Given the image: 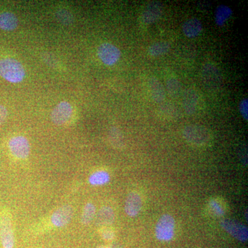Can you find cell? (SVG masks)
<instances>
[{
  "instance_id": "6da1fadb",
  "label": "cell",
  "mask_w": 248,
  "mask_h": 248,
  "mask_svg": "<svg viewBox=\"0 0 248 248\" xmlns=\"http://www.w3.org/2000/svg\"><path fill=\"white\" fill-rule=\"evenodd\" d=\"M0 76L9 82L17 84L25 78L26 71L17 60L5 58L0 60Z\"/></svg>"
},
{
  "instance_id": "7a4b0ae2",
  "label": "cell",
  "mask_w": 248,
  "mask_h": 248,
  "mask_svg": "<svg viewBox=\"0 0 248 248\" xmlns=\"http://www.w3.org/2000/svg\"><path fill=\"white\" fill-rule=\"evenodd\" d=\"M183 136L186 141L197 146L206 145L210 140L208 129L197 124L187 125L183 131Z\"/></svg>"
},
{
  "instance_id": "3957f363",
  "label": "cell",
  "mask_w": 248,
  "mask_h": 248,
  "mask_svg": "<svg viewBox=\"0 0 248 248\" xmlns=\"http://www.w3.org/2000/svg\"><path fill=\"white\" fill-rule=\"evenodd\" d=\"M175 232V220L169 214H165L159 218L155 228L156 239L161 241H170L173 239Z\"/></svg>"
},
{
  "instance_id": "277c9868",
  "label": "cell",
  "mask_w": 248,
  "mask_h": 248,
  "mask_svg": "<svg viewBox=\"0 0 248 248\" xmlns=\"http://www.w3.org/2000/svg\"><path fill=\"white\" fill-rule=\"evenodd\" d=\"M0 241L4 248H14L15 236L11 216L8 213L0 214Z\"/></svg>"
},
{
  "instance_id": "5b68a950",
  "label": "cell",
  "mask_w": 248,
  "mask_h": 248,
  "mask_svg": "<svg viewBox=\"0 0 248 248\" xmlns=\"http://www.w3.org/2000/svg\"><path fill=\"white\" fill-rule=\"evenodd\" d=\"M97 55L103 63L107 66H113L120 60L121 51L116 46L104 42L98 47Z\"/></svg>"
},
{
  "instance_id": "8992f818",
  "label": "cell",
  "mask_w": 248,
  "mask_h": 248,
  "mask_svg": "<svg viewBox=\"0 0 248 248\" xmlns=\"http://www.w3.org/2000/svg\"><path fill=\"white\" fill-rule=\"evenodd\" d=\"M220 226L235 239L242 241V242H246L248 241V228L242 223L233 221V220L223 219L220 222Z\"/></svg>"
},
{
  "instance_id": "52a82bcc",
  "label": "cell",
  "mask_w": 248,
  "mask_h": 248,
  "mask_svg": "<svg viewBox=\"0 0 248 248\" xmlns=\"http://www.w3.org/2000/svg\"><path fill=\"white\" fill-rule=\"evenodd\" d=\"M9 148L11 154L18 159H26L30 154V143L25 137L21 135L10 140Z\"/></svg>"
},
{
  "instance_id": "ba28073f",
  "label": "cell",
  "mask_w": 248,
  "mask_h": 248,
  "mask_svg": "<svg viewBox=\"0 0 248 248\" xmlns=\"http://www.w3.org/2000/svg\"><path fill=\"white\" fill-rule=\"evenodd\" d=\"M202 79L204 84L209 89H217L221 82V76L219 70L213 63L204 65L202 72Z\"/></svg>"
},
{
  "instance_id": "9c48e42d",
  "label": "cell",
  "mask_w": 248,
  "mask_h": 248,
  "mask_svg": "<svg viewBox=\"0 0 248 248\" xmlns=\"http://www.w3.org/2000/svg\"><path fill=\"white\" fill-rule=\"evenodd\" d=\"M73 107L69 102L63 101L59 103L51 112L50 119L53 124L62 125L66 123L73 114Z\"/></svg>"
},
{
  "instance_id": "30bf717a",
  "label": "cell",
  "mask_w": 248,
  "mask_h": 248,
  "mask_svg": "<svg viewBox=\"0 0 248 248\" xmlns=\"http://www.w3.org/2000/svg\"><path fill=\"white\" fill-rule=\"evenodd\" d=\"M164 10V4L162 3L160 1H152L147 5L142 12V22L147 25L154 24L162 17Z\"/></svg>"
},
{
  "instance_id": "8fae6325",
  "label": "cell",
  "mask_w": 248,
  "mask_h": 248,
  "mask_svg": "<svg viewBox=\"0 0 248 248\" xmlns=\"http://www.w3.org/2000/svg\"><path fill=\"white\" fill-rule=\"evenodd\" d=\"M198 102V93L195 89H187L183 92L182 107L187 115H192L195 113Z\"/></svg>"
},
{
  "instance_id": "7c38bea8",
  "label": "cell",
  "mask_w": 248,
  "mask_h": 248,
  "mask_svg": "<svg viewBox=\"0 0 248 248\" xmlns=\"http://www.w3.org/2000/svg\"><path fill=\"white\" fill-rule=\"evenodd\" d=\"M73 215V208L70 205H63L54 212L51 216V223L54 226L61 228L66 226L72 219Z\"/></svg>"
},
{
  "instance_id": "4fadbf2b",
  "label": "cell",
  "mask_w": 248,
  "mask_h": 248,
  "mask_svg": "<svg viewBox=\"0 0 248 248\" xmlns=\"http://www.w3.org/2000/svg\"><path fill=\"white\" fill-rule=\"evenodd\" d=\"M148 88L152 99L155 102L161 104L164 102L166 97V89L157 78L154 77L150 78L148 81Z\"/></svg>"
},
{
  "instance_id": "5bb4252c",
  "label": "cell",
  "mask_w": 248,
  "mask_h": 248,
  "mask_svg": "<svg viewBox=\"0 0 248 248\" xmlns=\"http://www.w3.org/2000/svg\"><path fill=\"white\" fill-rule=\"evenodd\" d=\"M142 208V200L141 196L136 192H132L127 197L125 202V213L129 217L138 216Z\"/></svg>"
},
{
  "instance_id": "9a60e30c",
  "label": "cell",
  "mask_w": 248,
  "mask_h": 248,
  "mask_svg": "<svg viewBox=\"0 0 248 248\" xmlns=\"http://www.w3.org/2000/svg\"><path fill=\"white\" fill-rule=\"evenodd\" d=\"M203 31V24L200 19L196 17L187 19L182 25L184 35L188 38L198 37Z\"/></svg>"
},
{
  "instance_id": "2e32d148",
  "label": "cell",
  "mask_w": 248,
  "mask_h": 248,
  "mask_svg": "<svg viewBox=\"0 0 248 248\" xmlns=\"http://www.w3.org/2000/svg\"><path fill=\"white\" fill-rule=\"evenodd\" d=\"M115 221V213L112 208L104 206L98 212L96 217V224L99 226H110Z\"/></svg>"
},
{
  "instance_id": "e0dca14e",
  "label": "cell",
  "mask_w": 248,
  "mask_h": 248,
  "mask_svg": "<svg viewBox=\"0 0 248 248\" xmlns=\"http://www.w3.org/2000/svg\"><path fill=\"white\" fill-rule=\"evenodd\" d=\"M19 20L16 15L11 12L0 14V29L3 31H12L17 29Z\"/></svg>"
},
{
  "instance_id": "ac0fdd59",
  "label": "cell",
  "mask_w": 248,
  "mask_h": 248,
  "mask_svg": "<svg viewBox=\"0 0 248 248\" xmlns=\"http://www.w3.org/2000/svg\"><path fill=\"white\" fill-rule=\"evenodd\" d=\"M232 10L226 5L217 6L215 13V21L218 27H223L232 16Z\"/></svg>"
},
{
  "instance_id": "d6986e66",
  "label": "cell",
  "mask_w": 248,
  "mask_h": 248,
  "mask_svg": "<svg viewBox=\"0 0 248 248\" xmlns=\"http://www.w3.org/2000/svg\"><path fill=\"white\" fill-rule=\"evenodd\" d=\"M170 45L166 41H160L153 43L148 48V53L152 57H160L169 53Z\"/></svg>"
},
{
  "instance_id": "ffe728a7",
  "label": "cell",
  "mask_w": 248,
  "mask_h": 248,
  "mask_svg": "<svg viewBox=\"0 0 248 248\" xmlns=\"http://www.w3.org/2000/svg\"><path fill=\"white\" fill-rule=\"evenodd\" d=\"M166 89L169 95L174 99H177L182 95V84L176 78H171L166 81Z\"/></svg>"
},
{
  "instance_id": "44dd1931",
  "label": "cell",
  "mask_w": 248,
  "mask_h": 248,
  "mask_svg": "<svg viewBox=\"0 0 248 248\" xmlns=\"http://www.w3.org/2000/svg\"><path fill=\"white\" fill-rule=\"evenodd\" d=\"M110 174L104 170L97 171L89 177V183L93 186H102L110 181Z\"/></svg>"
},
{
  "instance_id": "7402d4cb",
  "label": "cell",
  "mask_w": 248,
  "mask_h": 248,
  "mask_svg": "<svg viewBox=\"0 0 248 248\" xmlns=\"http://www.w3.org/2000/svg\"><path fill=\"white\" fill-rule=\"evenodd\" d=\"M159 110L161 115L169 118L176 117L179 112L177 107L170 102L161 103L159 107Z\"/></svg>"
},
{
  "instance_id": "603a6c76",
  "label": "cell",
  "mask_w": 248,
  "mask_h": 248,
  "mask_svg": "<svg viewBox=\"0 0 248 248\" xmlns=\"http://www.w3.org/2000/svg\"><path fill=\"white\" fill-rule=\"evenodd\" d=\"M96 214V208L94 204L88 203L85 205L81 215V222L83 224L88 225L93 221Z\"/></svg>"
},
{
  "instance_id": "cb8c5ba5",
  "label": "cell",
  "mask_w": 248,
  "mask_h": 248,
  "mask_svg": "<svg viewBox=\"0 0 248 248\" xmlns=\"http://www.w3.org/2000/svg\"><path fill=\"white\" fill-rule=\"evenodd\" d=\"M109 136H110L111 143L114 146L117 147V148H122L124 146L123 136H122V134L118 128H116V127H112L110 129Z\"/></svg>"
},
{
  "instance_id": "d4e9b609",
  "label": "cell",
  "mask_w": 248,
  "mask_h": 248,
  "mask_svg": "<svg viewBox=\"0 0 248 248\" xmlns=\"http://www.w3.org/2000/svg\"><path fill=\"white\" fill-rule=\"evenodd\" d=\"M57 17L62 24H70L72 22V19H73V16H71V13L65 11V10H61V11H58L57 13Z\"/></svg>"
},
{
  "instance_id": "484cf974",
  "label": "cell",
  "mask_w": 248,
  "mask_h": 248,
  "mask_svg": "<svg viewBox=\"0 0 248 248\" xmlns=\"http://www.w3.org/2000/svg\"><path fill=\"white\" fill-rule=\"evenodd\" d=\"M239 110L240 113L245 120H248V99L244 98L239 104Z\"/></svg>"
},
{
  "instance_id": "4316f807",
  "label": "cell",
  "mask_w": 248,
  "mask_h": 248,
  "mask_svg": "<svg viewBox=\"0 0 248 248\" xmlns=\"http://www.w3.org/2000/svg\"><path fill=\"white\" fill-rule=\"evenodd\" d=\"M239 159L245 166H248V148L246 146H241L239 151Z\"/></svg>"
},
{
  "instance_id": "83f0119b",
  "label": "cell",
  "mask_w": 248,
  "mask_h": 248,
  "mask_svg": "<svg viewBox=\"0 0 248 248\" xmlns=\"http://www.w3.org/2000/svg\"><path fill=\"white\" fill-rule=\"evenodd\" d=\"M210 207L213 209L214 213L218 215V216L223 215V210L222 209L221 205L217 203V202H215V201L211 202V203H210Z\"/></svg>"
},
{
  "instance_id": "f1b7e54d",
  "label": "cell",
  "mask_w": 248,
  "mask_h": 248,
  "mask_svg": "<svg viewBox=\"0 0 248 248\" xmlns=\"http://www.w3.org/2000/svg\"><path fill=\"white\" fill-rule=\"evenodd\" d=\"M8 117L7 108L4 106L0 105V125H2Z\"/></svg>"
},
{
  "instance_id": "f546056e",
  "label": "cell",
  "mask_w": 248,
  "mask_h": 248,
  "mask_svg": "<svg viewBox=\"0 0 248 248\" xmlns=\"http://www.w3.org/2000/svg\"><path fill=\"white\" fill-rule=\"evenodd\" d=\"M102 236L104 239L112 240L114 238V232L110 230H106L102 232Z\"/></svg>"
},
{
  "instance_id": "4dcf8cb0",
  "label": "cell",
  "mask_w": 248,
  "mask_h": 248,
  "mask_svg": "<svg viewBox=\"0 0 248 248\" xmlns=\"http://www.w3.org/2000/svg\"><path fill=\"white\" fill-rule=\"evenodd\" d=\"M110 248H122L120 246H119V245L115 244V245H112V246H111V247Z\"/></svg>"
},
{
  "instance_id": "1f68e13d",
  "label": "cell",
  "mask_w": 248,
  "mask_h": 248,
  "mask_svg": "<svg viewBox=\"0 0 248 248\" xmlns=\"http://www.w3.org/2000/svg\"><path fill=\"white\" fill-rule=\"evenodd\" d=\"M104 248V247H102V248Z\"/></svg>"
}]
</instances>
